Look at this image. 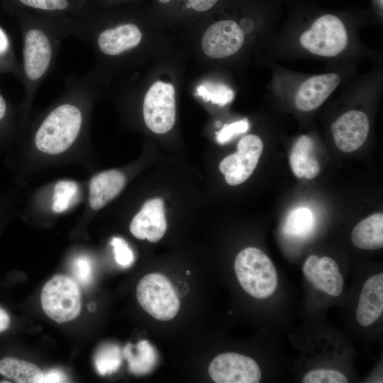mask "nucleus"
I'll return each mask as SVG.
<instances>
[{
	"label": "nucleus",
	"mask_w": 383,
	"mask_h": 383,
	"mask_svg": "<svg viewBox=\"0 0 383 383\" xmlns=\"http://www.w3.org/2000/svg\"><path fill=\"white\" fill-rule=\"evenodd\" d=\"M287 13L265 46L270 62L309 59L331 66L370 60L382 63V55L367 46L360 30L373 23L368 10L331 9L312 0H283Z\"/></svg>",
	"instance_id": "obj_1"
},
{
	"label": "nucleus",
	"mask_w": 383,
	"mask_h": 383,
	"mask_svg": "<svg viewBox=\"0 0 383 383\" xmlns=\"http://www.w3.org/2000/svg\"><path fill=\"white\" fill-rule=\"evenodd\" d=\"M269 89L277 100L287 102L295 111L306 113L320 108L332 94L356 74L357 64L330 66L326 72L305 74L269 62Z\"/></svg>",
	"instance_id": "obj_2"
},
{
	"label": "nucleus",
	"mask_w": 383,
	"mask_h": 383,
	"mask_svg": "<svg viewBox=\"0 0 383 383\" xmlns=\"http://www.w3.org/2000/svg\"><path fill=\"white\" fill-rule=\"evenodd\" d=\"M21 75L25 85L23 111L26 115L40 84L55 67L61 43L69 36L62 21L35 19L23 23Z\"/></svg>",
	"instance_id": "obj_3"
},
{
	"label": "nucleus",
	"mask_w": 383,
	"mask_h": 383,
	"mask_svg": "<svg viewBox=\"0 0 383 383\" xmlns=\"http://www.w3.org/2000/svg\"><path fill=\"white\" fill-rule=\"evenodd\" d=\"M234 269L242 288L256 299H266L277 289V270L269 257L257 248L242 250L235 257Z\"/></svg>",
	"instance_id": "obj_4"
},
{
	"label": "nucleus",
	"mask_w": 383,
	"mask_h": 383,
	"mask_svg": "<svg viewBox=\"0 0 383 383\" xmlns=\"http://www.w3.org/2000/svg\"><path fill=\"white\" fill-rule=\"evenodd\" d=\"M136 297L142 309L159 321L172 319L179 310L180 301L174 287L162 274L144 276L137 285Z\"/></svg>",
	"instance_id": "obj_5"
},
{
	"label": "nucleus",
	"mask_w": 383,
	"mask_h": 383,
	"mask_svg": "<svg viewBox=\"0 0 383 383\" xmlns=\"http://www.w3.org/2000/svg\"><path fill=\"white\" fill-rule=\"evenodd\" d=\"M42 308L46 315L62 323L76 318L81 311V292L78 283L65 275H56L43 287Z\"/></svg>",
	"instance_id": "obj_6"
},
{
	"label": "nucleus",
	"mask_w": 383,
	"mask_h": 383,
	"mask_svg": "<svg viewBox=\"0 0 383 383\" xmlns=\"http://www.w3.org/2000/svg\"><path fill=\"white\" fill-rule=\"evenodd\" d=\"M175 91L171 84L155 82L146 92L143 115L146 126L153 133L163 134L174 126L176 117Z\"/></svg>",
	"instance_id": "obj_7"
},
{
	"label": "nucleus",
	"mask_w": 383,
	"mask_h": 383,
	"mask_svg": "<svg viewBox=\"0 0 383 383\" xmlns=\"http://www.w3.org/2000/svg\"><path fill=\"white\" fill-rule=\"evenodd\" d=\"M370 126L368 113L359 106H350L331 122L330 130L338 148L345 152H351L365 143Z\"/></svg>",
	"instance_id": "obj_8"
},
{
	"label": "nucleus",
	"mask_w": 383,
	"mask_h": 383,
	"mask_svg": "<svg viewBox=\"0 0 383 383\" xmlns=\"http://www.w3.org/2000/svg\"><path fill=\"white\" fill-rule=\"evenodd\" d=\"M263 150L262 139L257 135L242 137L237 145V152L226 157L219 165L230 185L242 184L252 174Z\"/></svg>",
	"instance_id": "obj_9"
},
{
	"label": "nucleus",
	"mask_w": 383,
	"mask_h": 383,
	"mask_svg": "<svg viewBox=\"0 0 383 383\" xmlns=\"http://www.w3.org/2000/svg\"><path fill=\"white\" fill-rule=\"evenodd\" d=\"M209 374L216 383H258L261 371L251 357L235 353L217 355L209 366Z\"/></svg>",
	"instance_id": "obj_10"
},
{
	"label": "nucleus",
	"mask_w": 383,
	"mask_h": 383,
	"mask_svg": "<svg viewBox=\"0 0 383 383\" xmlns=\"http://www.w3.org/2000/svg\"><path fill=\"white\" fill-rule=\"evenodd\" d=\"M167 221L160 198L147 201L130 224V231L138 239L156 243L165 235Z\"/></svg>",
	"instance_id": "obj_11"
},
{
	"label": "nucleus",
	"mask_w": 383,
	"mask_h": 383,
	"mask_svg": "<svg viewBox=\"0 0 383 383\" xmlns=\"http://www.w3.org/2000/svg\"><path fill=\"white\" fill-rule=\"evenodd\" d=\"M306 279L316 289L332 296H339L343 287V278L337 262L324 256L310 255L303 266Z\"/></svg>",
	"instance_id": "obj_12"
},
{
	"label": "nucleus",
	"mask_w": 383,
	"mask_h": 383,
	"mask_svg": "<svg viewBox=\"0 0 383 383\" xmlns=\"http://www.w3.org/2000/svg\"><path fill=\"white\" fill-rule=\"evenodd\" d=\"M126 184V177L118 170H109L94 175L89 184V204L99 210L116 198Z\"/></svg>",
	"instance_id": "obj_13"
},
{
	"label": "nucleus",
	"mask_w": 383,
	"mask_h": 383,
	"mask_svg": "<svg viewBox=\"0 0 383 383\" xmlns=\"http://www.w3.org/2000/svg\"><path fill=\"white\" fill-rule=\"evenodd\" d=\"M383 311V274L369 277L365 282L356 311L357 323L362 326L374 323Z\"/></svg>",
	"instance_id": "obj_14"
},
{
	"label": "nucleus",
	"mask_w": 383,
	"mask_h": 383,
	"mask_svg": "<svg viewBox=\"0 0 383 383\" xmlns=\"http://www.w3.org/2000/svg\"><path fill=\"white\" fill-rule=\"evenodd\" d=\"M313 150L314 140L311 136L301 135L296 140L289 157L296 177L312 179L318 174L320 166Z\"/></svg>",
	"instance_id": "obj_15"
},
{
	"label": "nucleus",
	"mask_w": 383,
	"mask_h": 383,
	"mask_svg": "<svg viewBox=\"0 0 383 383\" xmlns=\"http://www.w3.org/2000/svg\"><path fill=\"white\" fill-rule=\"evenodd\" d=\"M353 243L363 250H375L383 246V214L374 213L359 222L351 233Z\"/></svg>",
	"instance_id": "obj_16"
},
{
	"label": "nucleus",
	"mask_w": 383,
	"mask_h": 383,
	"mask_svg": "<svg viewBox=\"0 0 383 383\" xmlns=\"http://www.w3.org/2000/svg\"><path fill=\"white\" fill-rule=\"evenodd\" d=\"M122 354L128 362L129 371L136 375L150 372L157 361L155 348L146 340H140L135 345L126 344Z\"/></svg>",
	"instance_id": "obj_17"
},
{
	"label": "nucleus",
	"mask_w": 383,
	"mask_h": 383,
	"mask_svg": "<svg viewBox=\"0 0 383 383\" xmlns=\"http://www.w3.org/2000/svg\"><path fill=\"white\" fill-rule=\"evenodd\" d=\"M0 374L18 383H42L43 377L38 366L13 357L0 360Z\"/></svg>",
	"instance_id": "obj_18"
},
{
	"label": "nucleus",
	"mask_w": 383,
	"mask_h": 383,
	"mask_svg": "<svg viewBox=\"0 0 383 383\" xmlns=\"http://www.w3.org/2000/svg\"><path fill=\"white\" fill-rule=\"evenodd\" d=\"M315 224V218L312 211L304 206H299L292 209L287 215L283 231L285 234L302 238L309 235Z\"/></svg>",
	"instance_id": "obj_19"
},
{
	"label": "nucleus",
	"mask_w": 383,
	"mask_h": 383,
	"mask_svg": "<svg viewBox=\"0 0 383 383\" xmlns=\"http://www.w3.org/2000/svg\"><path fill=\"white\" fill-rule=\"evenodd\" d=\"M122 357V352L117 345L103 344L94 355V362L96 370L101 375L116 372L121 365Z\"/></svg>",
	"instance_id": "obj_20"
},
{
	"label": "nucleus",
	"mask_w": 383,
	"mask_h": 383,
	"mask_svg": "<svg viewBox=\"0 0 383 383\" xmlns=\"http://www.w3.org/2000/svg\"><path fill=\"white\" fill-rule=\"evenodd\" d=\"M79 193L78 184L70 179L57 182L53 189L51 209L54 213L65 212L74 203Z\"/></svg>",
	"instance_id": "obj_21"
},
{
	"label": "nucleus",
	"mask_w": 383,
	"mask_h": 383,
	"mask_svg": "<svg viewBox=\"0 0 383 383\" xmlns=\"http://www.w3.org/2000/svg\"><path fill=\"white\" fill-rule=\"evenodd\" d=\"M196 94L204 101L220 106L230 104L235 97L233 89L221 82H204L196 87Z\"/></svg>",
	"instance_id": "obj_22"
},
{
	"label": "nucleus",
	"mask_w": 383,
	"mask_h": 383,
	"mask_svg": "<svg viewBox=\"0 0 383 383\" xmlns=\"http://www.w3.org/2000/svg\"><path fill=\"white\" fill-rule=\"evenodd\" d=\"M71 271L74 280L83 287H87L92 280L91 261L86 255H79L72 262Z\"/></svg>",
	"instance_id": "obj_23"
},
{
	"label": "nucleus",
	"mask_w": 383,
	"mask_h": 383,
	"mask_svg": "<svg viewBox=\"0 0 383 383\" xmlns=\"http://www.w3.org/2000/svg\"><path fill=\"white\" fill-rule=\"evenodd\" d=\"M303 383H346L348 379L343 373L335 370L316 369L308 372Z\"/></svg>",
	"instance_id": "obj_24"
},
{
	"label": "nucleus",
	"mask_w": 383,
	"mask_h": 383,
	"mask_svg": "<svg viewBox=\"0 0 383 383\" xmlns=\"http://www.w3.org/2000/svg\"><path fill=\"white\" fill-rule=\"evenodd\" d=\"M249 128L250 122L247 118L226 123L216 133V141L221 145L226 144L235 137L246 133Z\"/></svg>",
	"instance_id": "obj_25"
},
{
	"label": "nucleus",
	"mask_w": 383,
	"mask_h": 383,
	"mask_svg": "<svg viewBox=\"0 0 383 383\" xmlns=\"http://www.w3.org/2000/svg\"><path fill=\"white\" fill-rule=\"evenodd\" d=\"M111 245L113 247L115 260L118 265L128 267L133 263L134 253L123 238L113 237L111 240Z\"/></svg>",
	"instance_id": "obj_26"
},
{
	"label": "nucleus",
	"mask_w": 383,
	"mask_h": 383,
	"mask_svg": "<svg viewBox=\"0 0 383 383\" xmlns=\"http://www.w3.org/2000/svg\"><path fill=\"white\" fill-rule=\"evenodd\" d=\"M23 5L37 10L65 11L70 7L69 0H18Z\"/></svg>",
	"instance_id": "obj_27"
},
{
	"label": "nucleus",
	"mask_w": 383,
	"mask_h": 383,
	"mask_svg": "<svg viewBox=\"0 0 383 383\" xmlns=\"http://www.w3.org/2000/svg\"><path fill=\"white\" fill-rule=\"evenodd\" d=\"M228 0H187L184 9L196 13L208 12Z\"/></svg>",
	"instance_id": "obj_28"
},
{
	"label": "nucleus",
	"mask_w": 383,
	"mask_h": 383,
	"mask_svg": "<svg viewBox=\"0 0 383 383\" xmlns=\"http://www.w3.org/2000/svg\"><path fill=\"white\" fill-rule=\"evenodd\" d=\"M368 11L373 23L382 26L383 23V0H370Z\"/></svg>",
	"instance_id": "obj_29"
},
{
	"label": "nucleus",
	"mask_w": 383,
	"mask_h": 383,
	"mask_svg": "<svg viewBox=\"0 0 383 383\" xmlns=\"http://www.w3.org/2000/svg\"><path fill=\"white\" fill-rule=\"evenodd\" d=\"M66 374L58 369H52L43 373L42 383L67 382Z\"/></svg>",
	"instance_id": "obj_30"
},
{
	"label": "nucleus",
	"mask_w": 383,
	"mask_h": 383,
	"mask_svg": "<svg viewBox=\"0 0 383 383\" xmlns=\"http://www.w3.org/2000/svg\"><path fill=\"white\" fill-rule=\"evenodd\" d=\"M9 119V104L4 97L0 94V137L1 136L5 126Z\"/></svg>",
	"instance_id": "obj_31"
},
{
	"label": "nucleus",
	"mask_w": 383,
	"mask_h": 383,
	"mask_svg": "<svg viewBox=\"0 0 383 383\" xmlns=\"http://www.w3.org/2000/svg\"><path fill=\"white\" fill-rule=\"evenodd\" d=\"M9 41L5 32L0 28V57L5 56L9 51Z\"/></svg>",
	"instance_id": "obj_32"
},
{
	"label": "nucleus",
	"mask_w": 383,
	"mask_h": 383,
	"mask_svg": "<svg viewBox=\"0 0 383 383\" xmlns=\"http://www.w3.org/2000/svg\"><path fill=\"white\" fill-rule=\"evenodd\" d=\"M10 318L8 313L0 308V332L5 331L9 326Z\"/></svg>",
	"instance_id": "obj_33"
},
{
	"label": "nucleus",
	"mask_w": 383,
	"mask_h": 383,
	"mask_svg": "<svg viewBox=\"0 0 383 383\" xmlns=\"http://www.w3.org/2000/svg\"><path fill=\"white\" fill-rule=\"evenodd\" d=\"M187 0H156V2L158 5L161 6H178L181 4H184L187 3Z\"/></svg>",
	"instance_id": "obj_34"
},
{
	"label": "nucleus",
	"mask_w": 383,
	"mask_h": 383,
	"mask_svg": "<svg viewBox=\"0 0 383 383\" xmlns=\"http://www.w3.org/2000/svg\"><path fill=\"white\" fill-rule=\"evenodd\" d=\"M187 274L189 275V271H187Z\"/></svg>",
	"instance_id": "obj_35"
},
{
	"label": "nucleus",
	"mask_w": 383,
	"mask_h": 383,
	"mask_svg": "<svg viewBox=\"0 0 383 383\" xmlns=\"http://www.w3.org/2000/svg\"><path fill=\"white\" fill-rule=\"evenodd\" d=\"M106 1H119V0H106Z\"/></svg>",
	"instance_id": "obj_36"
}]
</instances>
